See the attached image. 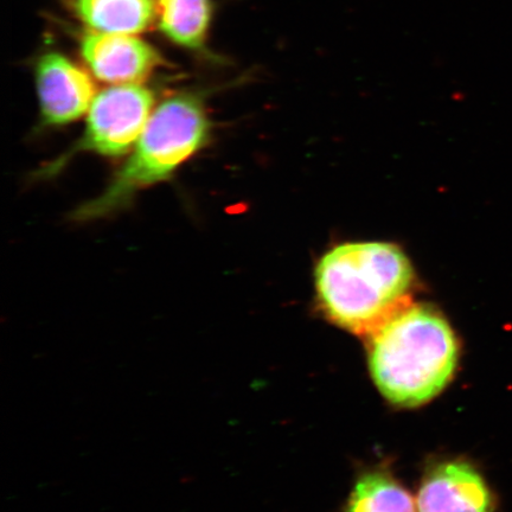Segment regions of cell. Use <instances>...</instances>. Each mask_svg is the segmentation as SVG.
<instances>
[{
  "label": "cell",
  "mask_w": 512,
  "mask_h": 512,
  "mask_svg": "<svg viewBox=\"0 0 512 512\" xmlns=\"http://www.w3.org/2000/svg\"><path fill=\"white\" fill-rule=\"evenodd\" d=\"M325 315L341 328L370 336L408 305L413 268L388 242H350L326 253L316 268Z\"/></svg>",
  "instance_id": "6da1fadb"
},
{
  "label": "cell",
  "mask_w": 512,
  "mask_h": 512,
  "mask_svg": "<svg viewBox=\"0 0 512 512\" xmlns=\"http://www.w3.org/2000/svg\"><path fill=\"white\" fill-rule=\"evenodd\" d=\"M369 338L371 376L394 405H424L447 386L456 370V336L430 306L402 307Z\"/></svg>",
  "instance_id": "7a4b0ae2"
},
{
  "label": "cell",
  "mask_w": 512,
  "mask_h": 512,
  "mask_svg": "<svg viewBox=\"0 0 512 512\" xmlns=\"http://www.w3.org/2000/svg\"><path fill=\"white\" fill-rule=\"evenodd\" d=\"M211 123L202 96L182 93L153 111L130 158L104 191L74 210L72 220L105 219L130 207L139 192L168 181L209 143Z\"/></svg>",
  "instance_id": "3957f363"
},
{
  "label": "cell",
  "mask_w": 512,
  "mask_h": 512,
  "mask_svg": "<svg viewBox=\"0 0 512 512\" xmlns=\"http://www.w3.org/2000/svg\"><path fill=\"white\" fill-rule=\"evenodd\" d=\"M155 95L140 85H117L95 96L82 136L37 178H50L66 168L76 155L95 153L104 157L125 155L136 145L153 113Z\"/></svg>",
  "instance_id": "277c9868"
},
{
  "label": "cell",
  "mask_w": 512,
  "mask_h": 512,
  "mask_svg": "<svg viewBox=\"0 0 512 512\" xmlns=\"http://www.w3.org/2000/svg\"><path fill=\"white\" fill-rule=\"evenodd\" d=\"M36 86L41 125L46 128L74 123L89 111L95 99L91 76L59 53L43 55L37 62Z\"/></svg>",
  "instance_id": "5b68a950"
},
{
  "label": "cell",
  "mask_w": 512,
  "mask_h": 512,
  "mask_svg": "<svg viewBox=\"0 0 512 512\" xmlns=\"http://www.w3.org/2000/svg\"><path fill=\"white\" fill-rule=\"evenodd\" d=\"M81 54L95 78L112 85H139L163 63L158 51L139 38L105 32L83 37Z\"/></svg>",
  "instance_id": "8992f818"
},
{
  "label": "cell",
  "mask_w": 512,
  "mask_h": 512,
  "mask_svg": "<svg viewBox=\"0 0 512 512\" xmlns=\"http://www.w3.org/2000/svg\"><path fill=\"white\" fill-rule=\"evenodd\" d=\"M416 507L419 512H494V499L475 467L447 462L422 480Z\"/></svg>",
  "instance_id": "52a82bcc"
},
{
  "label": "cell",
  "mask_w": 512,
  "mask_h": 512,
  "mask_svg": "<svg viewBox=\"0 0 512 512\" xmlns=\"http://www.w3.org/2000/svg\"><path fill=\"white\" fill-rule=\"evenodd\" d=\"M76 14L96 32L134 35L151 27L156 0H75Z\"/></svg>",
  "instance_id": "ba28073f"
},
{
  "label": "cell",
  "mask_w": 512,
  "mask_h": 512,
  "mask_svg": "<svg viewBox=\"0 0 512 512\" xmlns=\"http://www.w3.org/2000/svg\"><path fill=\"white\" fill-rule=\"evenodd\" d=\"M159 28L179 46L198 49L206 41L209 0H157Z\"/></svg>",
  "instance_id": "9c48e42d"
},
{
  "label": "cell",
  "mask_w": 512,
  "mask_h": 512,
  "mask_svg": "<svg viewBox=\"0 0 512 512\" xmlns=\"http://www.w3.org/2000/svg\"><path fill=\"white\" fill-rule=\"evenodd\" d=\"M348 512H419L413 498L386 473L370 472L358 480Z\"/></svg>",
  "instance_id": "30bf717a"
}]
</instances>
